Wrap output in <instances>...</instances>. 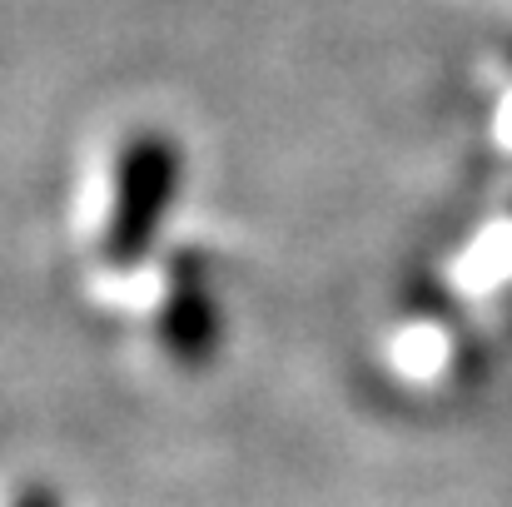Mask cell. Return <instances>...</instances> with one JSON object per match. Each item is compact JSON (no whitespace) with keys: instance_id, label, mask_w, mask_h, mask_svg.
<instances>
[{"instance_id":"2","label":"cell","mask_w":512,"mask_h":507,"mask_svg":"<svg viewBox=\"0 0 512 507\" xmlns=\"http://www.w3.org/2000/svg\"><path fill=\"white\" fill-rule=\"evenodd\" d=\"M160 338L179 363H204L219 343V309L194 274H174L170 299L160 309Z\"/></svg>"},{"instance_id":"3","label":"cell","mask_w":512,"mask_h":507,"mask_svg":"<svg viewBox=\"0 0 512 507\" xmlns=\"http://www.w3.org/2000/svg\"><path fill=\"white\" fill-rule=\"evenodd\" d=\"M10 507H60V498H55L45 483H30V488H20V493H15V503Z\"/></svg>"},{"instance_id":"1","label":"cell","mask_w":512,"mask_h":507,"mask_svg":"<svg viewBox=\"0 0 512 507\" xmlns=\"http://www.w3.org/2000/svg\"><path fill=\"white\" fill-rule=\"evenodd\" d=\"M179 145L165 130H140L115 155L110 219H105V259L115 269H135L165 234V219L179 194Z\"/></svg>"}]
</instances>
